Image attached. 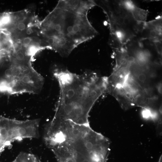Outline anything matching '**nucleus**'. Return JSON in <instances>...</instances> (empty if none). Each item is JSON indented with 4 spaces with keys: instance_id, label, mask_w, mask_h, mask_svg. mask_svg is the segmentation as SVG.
<instances>
[{
    "instance_id": "f257e3e1",
    "label": "nucleus",
    "mask_w": 162,
    "mask_h": 162,
    "mask_svg": "<svg viewBox=\"0 0 162 162\" xmlns=\"http://www.w3.org/2000/svg\"><path fill=\"white\" fill-rule=\"evenodd\" d=\"M54 74L58 82L60 94L52 120L89 125V113L97 100L106 92L107 77L93 72L77 75L64 69L57 70Z\"/></svg>"
},
{
    "instance_id": "f03ea898",
    "label": "nucleus",
    "mask_w": 162,
    "mask_h": 162,
    "mask_svg": "<svg viewBox=\"0 0 162 162\" xmlns=\"http://www.w3.org/2000/svg\"><path fill=\"white\" fill-rule=\"evenodd\" d=\"M109 140L89 125L65 121L51 132L47 146L58 162H107Z\"/></svg>"
},
{
    "instance_id": "7ed1b4c3",
    "label": "nucleus",
    "mask_w": 162,
    "mask_h": 162,
    "mask_svg": "<svg viewBox=\"0 0 162 162\" xmlns=\"http://www.w3.org/2000/svg\"><path fill=\"white\" fill-rule=\"evenodd\" d=\"M97 6L93 1H61L46 22L47 39L62 57H68L79 45L94 38L98 32L90 22L89 10Z\"/></svg>"
},
{
    "instance_id": "20e7f679",
    "label": "nucleus",
    "mask_w": 162,
    "mask_h": 162,
    "mask_svg": "<svg viewBox=\"0 0 162 162\" xmlns=\"http://www.w3.org/2000/svg\"><path fill=\"white\" fill-rule=\"evenodd\" d=\"M95 2L97 6L103 10L108 19L110 44L111 46L116 44L113 48L124 47L139 36L144 22L135 21L121 1H103Z\"/></svg>"
},
{
    "instance_id": "39448f33",
    "label": "nucleus",
    "mask_w": 162,
    "mask_h": 162,
    "mask_svg": "<svg viewBox=\"0 0 162 162\" xmlns=\"http://www.w3.org/2000/svg\"><path fill=\"white\" fill-rule=\"evenodd\" d=\"M162 18L159 16L155 20L144 23L138 37L140 40H148L152 43L162 42Z\"/></svg>"
},
{
    "instance_id": "423d86ee",
    "label": "nucleus",
    "mask_w": 162,
    "mask_h": 162,
    "mask_svg": "<svg viewBox=\"0 0 162 162\" xmlns=\"http://www.w3.org/2000/svg\"><path fill=\"white\" fill-rule=\"evenodd\" d=\"M123 4L129 10L135 20L138 22H146L148 11L143 9L135 5L130 1H121Z\"/></svg>"
},
{
    "instance_id": "0eeeda50",
    "label": "nucleus",
    "mask_w": 162,
    "mask_h": 162,
    "mask_svg": "<svg viewBox=\"0 0 162 162\" xmlns=\"http://www.w3.org/2000/svg\"><path fill=\"white\" fill-rule=\"evenodd\" d=\"M12 162H41L34 155L29 153L22 152L19 154Z\"/></svg>"
},
{
    "instance_id": "6e6552de",
    "label": "nucleus",
    "mask_w": 162,
    "mask_h": 162,
    "mask_svg": "<svg viewBox=\"0 0 162 162\" xmlns=\"http://www.w3.org/2000/svg\"><path fill=\"white\" fill-rule=\"evenodd\" d=\"M16 59L19 61L24 60L25 59V56L22 52H19L16 54L15 56Z\"/></svg>"
},
{
    "instance_id": "1a4fd4ad",
    "label": "nucleus",
    "mask_w": 162,
    "mask_h": 162,
    "mask_svg": "<svg viewBox=\"0 0 162 162\" xmlns=\"http://www.w3.org/2000/svg\"><path fill=\"white\" fill-rule=\"evenodd\" d=\"M26 26L25 24L24 23H21L19 24L18 25V28L20 31H23L25 29Z\"/></svg>"
},
{
    "instance_id": "9d476101",
    "label": "nucleus",
    "mask_w": 162,
    "mask_h": 162,
    "mask_svg": "<svg viewBox=\"0 0 162 162\" xmlns=\"http://www.w3.org/2000/svg\"><path fill=\"white\" fill-rule=\"evenodd\" d=\"M31 39L30 38L27 37L24 39L23 43L24 45H29L31 43Z\"/></svg>"
},
{
    "instance_id": "9b49d317",
    "label": "nucleus",
    "mask_w": 162,
    "mask_h": 162,
    "mask_svg": "<svg viewBox=\"0 0 162 162\" xmlns=\"http://www.w3.org/2000/svg\"><path fill=\"white\" fill-rule=\"evenodd\" d=\"M33 33V30L31 28H29L26 31V33L27 34L30 35Z\"/></svg>"
},
{
    "instance_id": "f8f14e48",
    "label": "nucleus",
    "mask_w": 162,
    "mask_h": 162,
    "mask_svg": "<svg viewBox=\"0 0 162 162\" xmlns=\"http://www.w3.org/2000/svg\"><path fill=\"white\" fill-rule=\"evenodd\" d=\"M159 162H162V156H161V158H160Z\"/></svg>"
}]
</instances>
